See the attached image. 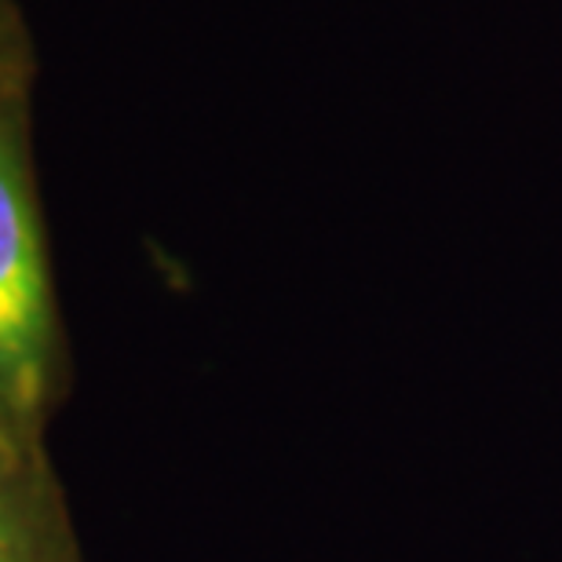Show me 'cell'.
Returning a JSON list of instances; mask_svg holds the SVG:
<instances>
[{"mask_svg": "<svg viewBox=\"0 0 562 562\" xmlns=\"http://www.w3.org/2000/svg\"><path fill=\"white\" fill-rule=\"evenodd\" d=\"M0 562H19V559H15V548H11V537H8L4 526H0Z\"/></svg>", "mask_w": 562, "mask_h": 562, "instance_id": "cell-2", "label": "cell"}, {"mask_svg": "<svg viewBox=\"0 0 562 562\" xmlns=\"http://www.w3.org/2000/svg\"><path fill=\"white\" fill-rule=\"evenodd\" d=\"M52 333L48 267L19 121L0 99V398L26 406L44 376Z\"/></svg>", "mask_w": 562, "mask_h": 562, "instance_id": "cell-1", "label": "cell"}]
</instances>
